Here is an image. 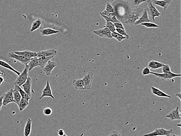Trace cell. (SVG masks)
<instances>
[{
  "instance_id": "obj_1",
  "label": "cell",
  "mask_w": 181,
  "mask_h": 136,
  "mask_svg": "<svg viewBox=\"0 0 181 136\" xmlns=\"http://www.w3.org/2000/svg\"><path fill=\"white\" fill-rule=\"evenodd\" d=\"M172 129L167 130L163 128H158L155 129L153 132L148 133V134L144 135V136H151L164 135L166 136H177L174 134Z\"/></svg>"
},
{
  "instance_id": "obj_2",
  "label": "cell",
  "mask_w": 181,
  "mask_h": 136,
  "mask_svg": "<svg viewBox=\"0 0 181 136\" xmlns=\"http://www.w3.org/2000/svg\"><path fill=\"white\" fill-rule=\"evenodd\" d=\"M151 74L161 79L162 81L170 80L173 78L180 77V74H177L172 72L167 73H158L156 72H151Z\"/></svg>"
},
{
  "instance_id": "obj_3",
  "label": "cell",
  "mask_w": 181,
  "mask_h": 136,
  "mask_svg": "<svg viewBox=\"0 0 181 136\" xmlns=\"http://www.w3.org/2000/svg\"><path fill=\"white\" fill-rule=\"evenodd\" d=\"M29 72V67L28 65L27 64L25 65V68L23 72L18 75V78L14 83V85L18 86H22L28 79Z\"/></svg>"
},
{
  "instance_id": "obj_4",
  "label": "cell",
  "mask_w": 181,
  "mask_h": 136,
  "mask_svg": "<svg viewBox=\"0 0 181 136\" xmlns=\"http://www.w3.org/2000/svg\"><path fill=\"white\" fill-rule=\"evenodd\" d=\"M142 12V11L141 9L140 10H137L132 12L127 17L125 23V24H128L130 25H134L135 22L139 19L140 16L141 15Z\"/></svg>"
},
{
  "instance_id": "obj_5",
  "label": "cell",
  "mask_w": 181,
  "mask_h": 136,
  "mask_svg": "<svg viewBox=\"0 0 181 136\" xmlns=\"http://www.w3.org/2000/svg\"><path fill=\"white\" fill-rule=\"evenodd\" d=\"M146 2H147L148 3V8L147 10L148 14H149L153 20L155 21V17H159L160 15H161V13L155 8V5L153 3L151 0H148Z\"/></svg>"
},
{
  "instance_id": "obj_6",
  "label": "cell",
  "mask_w": 181,
  "mask_h": 136,
  "mask_svg": "<svg viewBox=\"0 0 181 136\" xmlns=\"http://www.w3.org/2000/svg\"><path fill=\"white\" fill-rule=\"evenodd\" d=\"M94 73L90 72L84 76L82 78L84 81V89L90 90L91 88L92 84L93 79Z\"/></svg>"
},
{
  "instance_id": "obj_7",
  "label": "cell",
  "mask_w": 181,
  "mask_h": 136,
  "mask_svg": "<svg viewBox=\"0 0 181 136\" xmlns=\"http://www.w3.org/2000/svg\"><path fill=\"white\" fill-rule=\"evenodd\" d=\"M167 118H169L171 121L181 119V111L179 106H177L175 109L172 110L166 116Z\"/></svg>"
},
{
  "instance_id": "obj_8",
  "label": "cell",
  "mask_w": 181,
  "mask_h": 136,
  "mask_svg": "<svg viewBox=\"0 0 181 136\" xmlns=\"http://www.w3.org/2000/svg\"><path fill=\"white\" fill-rule=\"evenodd\" d=\"M8 57L9 58L14 59L25 65L28 64L31 59V58H26L21 55L17 54L14 52L9 53H8Z\"/></svg>"
},
{
  "instance_id": "obj_9",
  "label": "cell",
  "mask_w": 181,
  "mask_h": 136,
  "mask_svg": "<svg viewBox=\"0 0 181 136\" xmlns=\"http://www.w3.org/2000/svg\"><path fill=\"white\" fill-rule=\"evenodd\" d=\"M94 33L100 37L107 38L110 39L112 38L111 31L106 27H104V29L94 31Z\"/></svg>"
},
{
  "instance_id": "obj_10",
  "label": "cell",
  "mask_w": 181,
  "mask_h": 136,
  "mask_svg": "<svg viewBox=\"0 0 181 136\" xmlns=\"http://www.w3.org/2000/svg\"><path fill=\"white\" fill-rule=\"evenodd\" d=\"M13 89H12L7 91L3 95L2 102L4 106H7L11 103L14 102L13 96Z\"/></svg>"
},
{
  "instance_id": "obj_11",
  "label": "cell",
  "mask_w": 181,
  "mask_h": 136,
  "mask_svg": "<svg viewBox=\"0 0 181 136\" xmlns=\"http://www.w3.org/2000/svg\"><path fill=\"white\" fill-rule=\"evenodd\" d=\"M57 64L56 62H53L50 60L43 68V70L46 75L50 76L51 75L54 69L57 67Z\"/></svg>"
},
{
  "instance_id": "obj_12",
  "label": "cell",
  "mask_w": 181,
  "mask_h": 136,
  "mask_svg": "<svg viewBox=\"0 0 181 136\" xmlns=\"http://www.w3.org/2000/svg\"><path fill=\"white\" fill-rule=\"evenodd\" d=\"M45 97H51L52 99H55L54 96L52 94V89H51V86H50L49 81V80L47 81L46 86L43 90L42 95L39 98V99H41Z\"/></svg>"
},
{
  "instance_id": "obj_13",
  "label": "cell",
  "mask_w": 181,
  "mask_h": 136,
  "mask_svg": "<svg viewBox=\"0 0 181 136\" xmlns=\"http://www.w3.org/2000/svg\"><path fill=\"white\" fill-rule=\"evenodd\" d=\"M37 53L38 57H47L50 56H56L57 53V50L55 49H51V50H46L45 51H39Z\"/></svg>"
},
{
  "instance_id": "obj_14",
  "label": "cell",
  "mask_w": 181,
  "mask_h": 136,
  "mask_svg": "<svg viewBox=\"0 0 181 136\" xmlns=\"http://www.w3.org/2000/svg\"><path fill=\"white\" fill-rule=\"evenodd\" d=\"M173 0H151L155 5L160 6L166 11Z\"/></svg>"
},
{
  "instance_id": "obj_15",
  "label": "cell",
  "mask_w": 181,
  "mask_h": 136,
  "mask_svg": "<svg viewBox=\"0 0 181 136\" xmlns=\"http://www.w3.org/2000/svg\"><path fill=\"white\" fill-rule=\"evenodd\" d=\"M32 79L30 77H28L26 82L23 84L22 86L24 91L29 95L30 98L31 97Z\"/></svg>"
},
{
  "instance_id": "obj_16",
  "label": "cell",
  "mask_w": 181,
  "mask_h": 136,
  "mask_svg": "<svg viewBox=\"0 0 181 136\" xmlns=\"http://www.w3.org/2000/svg\"><path fill=\"white\" fill-rule=\"evenodd\" d=\"M151 91L153 95H156L159 97L168 98L169 99L172 98L170 95L166 94L158 88H155V87L153 86L151 87Z\"/></svg>"
},
{
  "instance_id": "obj_17",
  "label": "cell",
  "mask_w": 181,
  "mask_h": 136,
  "mask_svg": "<svg viewBox=\"0 0 181 136\" xmlns=\"http://www.w3.org/2000/svg\"><path fill=\"white\" fill-rule=\"evenodd\" d=\"M17 54L21 55L26 58H32L37 56V53L33 52L29 50H25L23 51H17L14 52Z\"/></svg>"
},
{
  "instance_id": "obj_18",
  "label": "cell",
  "mask_w": 181,
  "mask_h": 136,
  "mask_svg": "<svg viewBox=\"0 0 181 136\" xmlns=\"http://www.w3.org/2000/svg\"><path fill=\"white\" fill-rule=\"evenodd\" d=\"M151 22V21L150 20L149 18L147 10L145 9L144 10L141 17H140L139 19L135 22L134 25H138V24H141V23H145V22Z\"/></svg>"
},
{
  "instance_id": "obj_19",
  "label": "cell",
  "mask_w": 181,
  "mask_h": 136,
  "mask_svg": "<svg viewBox=\"0 0 181 136\" xmlns=\"http://www.w3.org/2000/svg\"><path fill=\"white\" fill-rule=\"evenodd\" d=\"M72 84L76 89L80 90H84V84L83 79L73 80Z\"/></svg>"
},
{
  "instance_id": "obj_20",
  "label": "cell",
  "mask_w": 181,
  "mask_h": 136,
  "mask_svg": "<svg viewBox=\"0 0 181 136\" xmlns=\"http://www.w3.org/2000/svg\"><path fill=\"white\" fill-rule=\"evenodd\" d=\"M164 64L155 61H151L148 64V67L151 69H156L162 68Z\"/></svg>"
},
{
  "instance_id": "obj_21",
  "label": "cell",
  "mask_w": 181,
  "mask_h": 136,
  "mask_svg": "<svg viewBox=\"0 0 181 136\" xmlns=\"http://www.w3.org/2000/svg\"><path fill=\"white\" fill-rule=\"evenodd\" d=\"M32 123V121L30 118L28 119L25 125L24 129V135L29 136L30 135L31 131Z\"/></svg>"
},
{
  "instance_id": "obj_22",
  "label": "cell",
  "mask_w": 181,
  "mask_h": 136,
  "mask_svg": "<svg viewBox=\"0 0 181 136\" xmlns=\"http://www.w3.org/2000/svg\"><path fill=\"white\" fill-rule=\"evenodd\" d=\"M29 67V71H30L34 68H36L37 67H39V63L38 59L37 57H34L31 58L30 62L28 64Z\"/></svg>"
},
{
  "instance_id": "obj_23",
  "label": "cell",
  "mask_w": 181,
  "mask_h": 136,
  "mask_svg": "<svg viewBox=\"0 0 181 136\" xmlns=\"http://www.w3.org/2000/svg\"><path fill=\"white\" fill-rule=\"evenodd\" d=\"M40 32L43 36L53 35V34H57L59 33V31H58L55 30L54 29H50V28L41 29Z\"/></svg>"
},
{
  "instance_id": "obj_24",
  "label": "cell",
  "mask_w": 181,
  "mask_h": 136,
  "mask_svg": "<svg viewBox=\"0 0 181 136\" xmlns=\"http://www.w3.org/2000/svg\"><path fill=\"white\" fill-rule=\"evenodd\" d=\"M13 99H14V102L18 105L20 101L22 99L20 93L18 91L17 88L16 86H15V88L13 91Z\"/></svg>"
},
{
  "instance_id": "obj_25",
  "label": "cell",
  "mask_w": 181,
  "mask_h": 136,
  "mask_svg": "<svg viewBox=\"0 0 181 136\" xmlns=\"http://www.w3.org/2000/svg\"><path fill=\"white\" fill-rule=\"evenodd\" d=\"M54 57V56H52L47 57H38V58L37 57L38 59L39 66L41 68H43L48 62Z\"/></svg>"
},
{
  "instance_id": "obj_26",
  "label": "cell",
  "mask_w": 181,
  "mask_h": 136,
  "mask_svg": "<svg viewBox=\"0 0 181 136\" xmlns=\"http://www.w3.org/2000/svg\"><path fill=\"white\" fill-rule=\"evenodd\" d=\"M0 66L12 71V72H14V73H15L17 75H19L20 74V73L19 72L17 71L16 70L14 69L13 67L10 66L8 63H7V62L1 60H0Z\"/></svg>"
},
{
  "instance_id": "obj_27",
  "label": "cell",
  "mask_w": 181,
  "mask_h": 136,
  "mask_svg": "<svg viewBox=\"0 0 181 136\" xmlns=\"http://www.w3.org/2000/svg\"><path fill=\"white\" fill-rule=\"evenodd\" d=\"M41 24H42V20L40 19H38L33 22L30 29V31L33 32L39 29L41 26Z\"/></svg>"
},
{
  "instance_id": "obj_28",
  "label": "cell",
  "mask_w": 181,
  "mask_h": 136,
  "mask_svg": "<svg viewBox=\"0 0 181 136\" xmlns=\"http://www.w3.org/2000/svg\"><path fill=\"white\" fill-rule=\"evenodd\" d=\"M29 105V102L22 98L20 101L19 103H18V106L20 111H23L24 109L26 108V107Z\"/></svg>"
},
{
  "instance_id": "obj_29",
  "label": "cell",
  "mask_w": 181,
  "mask_h": 136,
  "mask_svg": "<svg viewBox=\"0 0 181 136\" xmlns=\"http://www.w3.org/2000/svg\"><path fill=\"white\" fill-rule=\"evenodd\" d=\"M15 86H16L17 88L18 89V91H19L20 93L22 98L29 102V100H30L31 98L30 97L29 95H28L26 92H25L24 91V90L22 89V88L20 87V86L17 85Z\"/></svg>"
},
{
  "instance_id": "obj_30",
  "label": "cell",
  "mask_w": 181,
  "mask_h": 136,
  "mask_svg": "<svg viewBox=\"0 0 181 136\" xmlns=\"http://www.w3.org/2000/svg\"><path fill=\"white\" fill-rule=\"evenodd\" d=\"M111 36H112V38H114L117 39L119 42H122V40H124V39H126V38L125 37L123 36V35H121V34H119L115 31L111 33Z\"/></svg>"
},
{
  "instance_id": "obj_31",
  "label": "cell",
  "mask_w": 181,
  "mask_h": 136,
  "mask_svg": "<svg viewBox=\"0 0 181 136\" xmlns=\"http://www.w3.org/2000/svg\"><path fill=\"white\" fill-rule=\"evenodd\" d=\"M100 14L101 15V17L106 20V21L111 22L113 23H120V22L118 19H117V18H116V16H114L109 18V17H107L106 16L104 15L101 14V13H100Z\"/></svg>"
},
{
  "instance_id": "obj_32",
  "label": "cell",
  "mask_w": 181,
  "mask_h": 136,
  "mask_svg": "<svg viewBox=\"0 0 181 136\" xmlns=\"http://www.w3.org/2000/svg\"><path fill=\"white\" fill-rule=\"evenodd\" d=\"M146 0H130L129 2L131 5L135 7H138L142 3L146 2Z\"/></svg>"
},
{
  "instance_id": "obj_33",
  "label": "cell",
  "mask_w": 181,
  "mask_h": 136,
  "mask_svg": "<svg viewBox=\"0 0 181 136\" xmlns=\"http://www.w3.org/2000/svg\"><path fill=\"white\" fill-rule=\"evenodd\" d=\"M104 27L108 28L111 31V33L116 31V28L114 24L112 22L106 21V26Z\"/></svg>"
},
{
  "instance_id": "obj_34",
  "label": "cell",
  "mask_w": 181,
  "mask_h": 136,
  "mask_svg": "<svg viewBox=\"0 0 181 136\" xmlns=\"http://www.w3.org/2000/svg\"><path fill=\"white\" fill-rule=\"evenodd\" d=\"M144 26L147 28H158L159 26L155 23H151V22H145L140 24Z\"/></svg>"
},
{
  "instance_id": "obj_35",
  "label": "cell",
  "mask_w": 181,
  "mask_h": 136,
  "mask_svg": "<svg viewBox=\"0 0 181 136\" xmlns=\"http://www.w3.org/2000/svg\"><path fill=\"white\" fill-rule=\"evenodd\" d=\"M106 10L111 12V13H113L115 12L114 8L109 2H107L106 3Z\"/></svg>"
},
{
  "instance_id": "obj_36",
  "label": "cell",
  "mask_w": 181,
  "mask_h": 136,
  "mask_svg": "<svg viewBox=\"0 0 181 136\" xmlns=\"http://www.w3.org/2000/svg\"><path fill=\"white\" fill-rule=\"evenodd\" d=\"M116 31H117V32H118L119 34H121V35H123V36L125 37L127 39H129V36L127 34L125 29L123 30V29H116Z\"/></svg>"
},
{
  "instance_id": "obj_37",
  "label": "cell",
  "mask_w": 181,
  "mask_h": 136,
  "mask_svg": "<svg viewBox=\"0 0 181 136\" xmlns=\"http://www.w3.org/2000/svg\"><path fill=\"white\" fill-rule=\"evenodd\" d=\"M162 73H167L172 72L170 67L168 64H164L163 67H162Z\"/></svg>"
},
{
  "instance_id": "obj_38",
  "label": "cell",
  "mask_w": 181,
  "mask_h": 136,
  "mask_svg": "<svg viewBox=\"0 0 181 136\" xmlns=\"http://www.w3.org/2000/svg\"><path fill=\"white\" fill-rule=\"evenodd\" d=\"M151 71H150V68H149L148 67H146L145 68L143 69L142 71V74L143 75L146 76L151 74Z\"/></svg>"
},
{
  "instance_id": "obj_39",
  "label": "cell",
  "mask_w": 181,
  "mask_h": 136,
  "mask_svg": "<svg viewBox=\"0 0 181 136\" xmlns=\"http://www.w3.org/2000/svg\"><path fill=\"white\" fill-rule=\"evenodd\" d=\"M100 13L106 16L109 17V18H110V17L114 16H116L115 12H113V13H111V12H107V11L106 10L104 11V12H100Z\"/></svg>"
},
{
  "instance_id": "obj_40",
  "label": "cell",
  "mask_w": 181,
  "mask_h": 136,
  "mask_svg": "<svg viewBox=\"0 0 181 136\" xmlns=\"http://www.w3.org/2000/svg\"><path fill=\"white\" fill-rule=\"evenodd\" d=\"M52 109L50 107L45 108L43 110L44 114L46 116H51L52 114Z\"/></svg>"
},
{
  "instance_id": "obj_41",
  "label": "cell",
  "mask_w": 181,
  "mask_h": 136,
  "mask_svg": "<svg viewBox=\"0 0 181 136\" xmlns=\"http://www.w3.org/2000/svg\"><path fill=\"white\" fill-rule=\"evenodd\" d=\"M114 24L115 27V28L117 29H123V30H125L124 26H123V24L122 23H114Z\"/></svg>"
},
{
  "instance_id": "obj_42",
  "label": "cell",
  "mask_w": 181,
  "mask_h": 136,
  "mask_svg": "<svg viewBox=\"0 0 181 136\" xmlns=\"http://www.w3.org/2000/svg\"><path fill=\"white\" fill-rule=\"evenodd\" d=\"M108 136H120L121 134L118 130H114L112 131V132H110Z\"/></svg>"
},
{
  "instance_id": "obj_43",
  "label": "cell",
  "mask_w": 181,
  "mask_h": 136,
  "mask_svg": "<svg viewBox=\"0 0 181 136\" xmlns=\"http://www.w3.org/2000/svg\"><path fill=\"white\" fill-rule=\"evenodd\" d=\"M57 133H58V135L60 136L67 135L65 134V133L63 129L58 130L57 131Z\"/></svg>"
},
{
  "instance_id": "obj_44",
  "label": "cell",
  "mask_w": 181,
  "mask_h": 136,
  "mask_svg": "<svg viewBox=\"0 0 181 136\" xmlns=\"http://www.w3.org/2000/svg\"><path fill=\"white\" fill-rule=\"evenodd\" d=\"M2 99H3V97H0V111H1L2 106L3 105V102H2Z\"/></svg>"
},
{
  "instance_id": "obj_45",
  "label": "cell",
  "mask_w": 181,
  "mask_h": 136,
  "mask_svg": "<svg viewBox=\"0 0 181 136\" xmlns=\"http://www.w3.org/2000/svg\"><path fill=\"white\" fill-rule=\"evenodd\" d=\"M4 81V78L0 76V86L3 84Z\"/></svg>"
},
{
  "instance_id": "obj_46",
  "label": "cell",
  "mask_w": 181,
  "mask_h": 136,
  "mask_svg": "<svg viewBox=\"0 0 181 136\" xmlns=\"http://www.w3.org/2000/svg\"><path fill=\"white\" fill-rule=\"evenodd\" d=\"M176 96L179 98L180 100V101H181V92H180L179 93H177V94H176L175 95Z\"/></svg>"
},
{
  "instance_id": "obj_47",
  "label": "cell",
  "mask_w": 181,
  "mask_h": 136,
  "mask_svg": "<svg viewBox=\"0 0 181 136\" xmlns=\"http://www.w3.org/2000/svg\"><path fill=\"white\" fill-rule=\"evenodd\" d=\"M177 126L179 127H181V123H180H180H179V124H177Z\"/></svg>"
},
{
  "instance_id": "obj_48",
  "label": "cell",
  "mask_w": 181,
  "mask_h": 136,
  "mask_svg": "<svg viewBox=\"0 0 181 136\" xmlns=\"http://www.w3.org/2000/svg\"><path fill=\"white\" fill-rule=\"evenodd\" d=\"M127 1V0H124V1Z\"/></svg>"
},
{
  "instance_id": "obj_49",
  "label": "cell",
  "mask_w": 181,
  "mask_h": 136,
  "mask_svg": "<svg viewBox=\"0 0 181 136\" xmlns=\"http://www.w3.org/2000/svg\"><path fill=\"white\" fill-rule=\"evenodd\" d=\"M1 72H0V75H1Z\"/></svg>"
}]
</instances>
